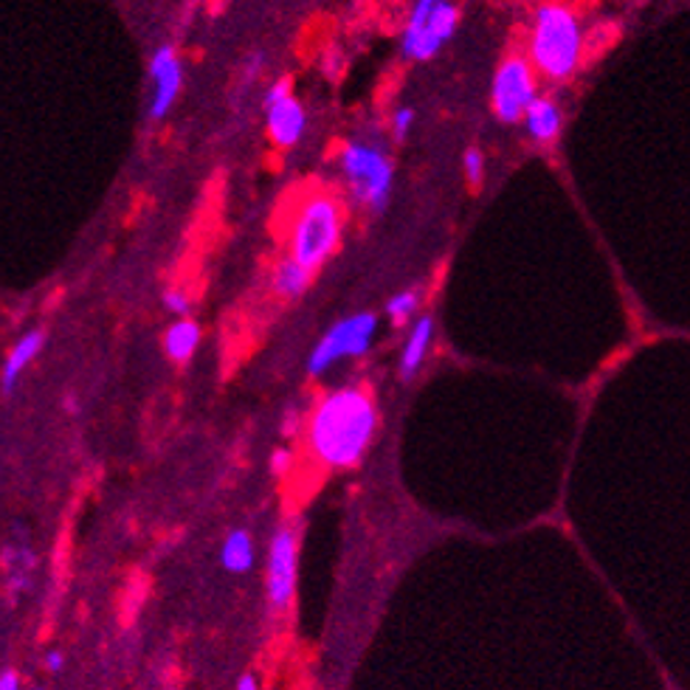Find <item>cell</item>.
<instances>
[{"label":"cell","mask_w":690,"mask_h":690,"mask_svg":"<svg viewBox=\"0 0 690 690\" xmlns=\"http://www.w3.org/2000/svg\"><path fill=\"white\" fill-rule=\"evenodd\" d=\"M381 429V412L367 383H347L324 392L308 415V449L330 471L364 463Z\"/></svg>","instance_id":"cell-1"},{"label":"cell","mask_w":690,"mask_h":690,"mask_svg":"<svg viewBox=\"0 0 690 690\" xmlns=\"http://www.w3.org/2000/svg\"><path fill=\"white\" fill-rule=\"evenodd\" d=\"M586 55V26L578 9L567 0L538 3L527 28L524 57L542 82L563 85L575 80Z\"/></svg>","instance_id":"cell-2"},{"label":"cell","mask_w":690,"mask_h":690,"mask_svg":"<svg viewBox=\"0 0 690 690\" xmlns=\"http://www.w3.org/2000/svg\"><path fill=\"white\" fill-rule=\"evenodd\" d=\"M344 223L347 212L335 194L316 192L302 198L288 226V257L316 276L342 249Z\"/></svg>","instance_id":"cell-3"},{"label":"cell","mask_w":690,"mask_h":690,"mask_svg":"<svg viewBox=\"0 0 690 690\" xmlns=\"http://www.w3.org/2000/svg\"><path fill=\"white\" fill-rule=\"evenodd\" d=\"M338 172L349 198L369 215L386 212L395 192V158L381 139H347L338 150Z\"/></svg>","instance_id":"cell-4"},{"label":"cell","mask_w":690,"mask_h":690,"mask_svg":"<svg viewBox=\"0 0 690 690\" xmlns=\"http://www.w3.org/2000/svg\"><path fill=\"white\" fill-rule=\"evenodd\" d=\"M463 21L456 0H412L401 28V55L409 62H429L454 40Z\"/></svg>","instance_id":"cell-5"},{"label":"cell","mask_w":690,"mask_h":690,"mask_svg":"<svg viewBox=\"0 0 690 690\" xmlns=\"http://www.w3.org/2000/svg\"><path fill=\"white\" fill-rule=\"evenodd\" d=\"M378 328H381V319L372 310H358V313H349L330 324L310 349L308 376L322 378L335 364L367 356L378 338Z\"/></svg>","instance_id":"cell-6"},{"label":"cell","mask_w":690,"mask_h":690,"mask_svg":"<svg viewBox=\"0 0 690 690\" xmlns=\"http://www.w3.org/2000/svg\"><path fill=\"white\" fill-rule=\"evenodd\" d=\"M542 96V80L536 68L519 51L504 57L490 80V114L499 124H522L530 105Z\"/></svg>","instance_id":"cell-7"},{"label":"cell","mask_w":690,"mask_h":690,"mask_svg":"<svg viewBox=\"0 0 690 690\" xmlns=\"http://www.w3.org/2000/svg\"><path fill=\"white\" fill-rule=\"evenodd\" d=\"M296 575H299V530L285 522L274 530L265 561V592L276 617L288 615L296 600Z\"/></svg>","instance_id":"cell-8"},{"label":"cell","mask_w":690,"mask_h":690,"mask_svg":"<svg viewBox=\"0 0 690 690\" xmlns=\"http://www.w3.org/2000/svg\"><path fill=\"white\" fill-rule=\"evenodd\" d=\"M262 110H265V130H269V139L274 141V147H296L308 133V110H305L302 99L294 94V82L288 76L276 80L265 91Z\"/></svg>","instance_id":"cell-9"},{"label":"cell","mask_w":690,"mask_h":690,"mask_svg":"<svg viewBox=\"0 0 690 690\" xmlns=\"http://www.w3.org/2000/svg\"><path fill=\"white\" fill-rule=\"evenodd\" d=\"M150 121H164L172 114L183 87V62L169 43L155 48V55L150 57Z\"/></svg>","instance_id":"cell-10"},{"label":"cell","mask_w":690,"mask_h":690,"mask_svg":"<svg viewBox=\"0 0 690 690\" xmlns=\"http://www.w3.org/2000/svg\"><path fill=\"white\" fill-rule=\"evenodd\" d=\"M435 335H437V322L431 313H420L415 322L409 324L406 338H403L401 356H397V378H401L403 383H412L417 376H420V369L426 367V361H429Z\"/></svg>","instance_id":"cell-11"},{"label":"cell","mask_w":690,"mask_h":690,"mask_svg":"<svg viewBox=\"0 0 690 690\" xmlns=\"http://www.w3.org/2000/svg\"><path fill=\"white\" fill-rule=\"evenodd\" d=\"M563 121H567V114H563V105L556 99L552 94H542L530 110L524 114L522 128L527 133V139L538 147H550L561 139L563 133Z\"/></svg>","instance_id":"cell-12"},{"label":"cell","mask_w":690,"mask_h":690,"mask_svg":"<svg viewBox=\"0 0 690 690\" xmlns=\"http://www.w3.org/2000/svg\"><path fill=\"white\" fill-rule=\"evenodd\" d=\"M43 347H46V330L40 328L26 330V333L9 347L7 358L0 364V392H3V395H12L14 389H17L23 372L40 358Z\"/></svg>","instance_id":"cell-13"},{"label":"cell","mask_w":690,"mask_h":690,"mask_svg":"<svg viewBox=\"0 0 690 690\" xmlns=\"http://www.w3.org/2000/svg\"><path fill=\"white\" fill-rule=\"evenodd\" d=\"M203 342V330L201 324L194 322L192 316L187 319H175L162 335V347H164V356L169 358L172 364H189L198 353Z\"/></svg>","instance_id":"cell-14"},{"label":"cell","mask_w":690,"mask_h":690,"mask_svg":"<svg viewBox=\"0 0 690 690\" xmlns=\"http://www.w3.org/2000/svg\"><path fill=\"white\" fill-rule=\"evenodd\" d=\"M257 561V544L251 538L249 530H231L226 538H223V547H221V563L223 570L231 572V575H246L251 572Z\"/></svg>","instance_id":"cell-15"},{"label":"cell","mask_w":690,"mask_h":690,"mask_svg":"<svg viewBox=\"0 0 690 690\" xmlns=\"http://www.w3.org/2000/svg\"><path fill=\"white\" fill-rule=\"evenodd\" d=\"M310 282H313V274L305 271L299 262L290 260L288 254L282 257L274 265V271H271V290H274L279 299H288V302L302 299V296L308 294Z\"/></svg>","instance_id":"cell-16"},{"label":"cell","mask_w":690,"mask_h":690,"mask_svg":"<svg viewBox=\"0 0 690 690\" xmlns=\"http://www.w3.org/2000/svg\"><path fill=\"white\" fill-rule=\"evenodd\" d=\"M423 308V288H403L395 296H389V302L383 305V316H386L392 328H409L420 316Z\"/></svg>","instance_id":"cell-17"},{"label":"cell","mask_w":690,"mask_h":690,"mask_svg":"<svg viewBox=\"0 0 690 690\" xmlns=\"http://www.w3.org/2000/svg\"><path fill=\"white\" fill-rule=\"evenodd\" d=\"M463 175L465 183L471 189H479L485 183V175H488V162H485V153L479 147H468L463 153Z\"/></svg>","instance_id":"cell-18"},{"label":"cell","mask_w":690,"mask_h":690,"mask_svg":"<svg viewBox=\"0 0 690 690\" xmlns=\"http://www.w3.org/2000/svg\"><path fill=\"white\" fill-rule=\"evenodd\" d=\"M415 121H417V110L412 105H401V108L392 110L389 116V133H392V141L403 144V141L409 139L412 130H415Z\"/></svg>","instance_id":"cell-19"},{"label":"cell","mask_w":690,"mask_h":690,"mask_svg":"<svg viewBox=\"0 0 690 690\" xmlns=\"http://www.w3.org/2000/svg\"><path fill=\"white\" fill-rule=\"evenodd\" d=\"M162 305L169 316H175V319H187V316H192V299H189V294L183 288L164 290Z\"/></svg>","instance_id":"cell-20"},{"label":"cell","mask_w":690,"mask_h":690,"mask_svg":"<svg viewBox=\"0 0 690 690\" xmlns=\"http://www.w3.org/2000/svg\"><path fill=\"white\" fill-rule=\"evenodd\" d=\"M294 463H296V454L290 445H276L274 454H271V471H274L276 476H285L294 471Z\"/></svg>","instance_id":"cell-21"},{"label":"cell","mask_w":690,"mask_h":690,"mask_svg":"<svg viewBox=\"0 0 690 690\" xmlns=\"http://www.w3.org/2000/svg\"><path fill=\"white\" fill-rule=\"evenodd\" d=\"M46 668L51 670V674H60V670L66 668V654H62V651H48Z\"/></svg>","instance_id":"cell-22"},{"label":"cell","mask_w":690,"mask_h":690,"mask_svg":"<svg viewBox=\"0 0 690 690\" xmlns=\"http://www.w3.org/2000/svg\"><path fill=\"white\" fill-rule=\"evenodd\" d=\"M299 426H302V420H299V415H296L294 409L285 415V423H282V435L285 437H294L296 431H299Z\"/></svg>","instance_id":"cell-23"},{"label":"cell","mask_w":690,"mask_h":690,"mask_svg":"<svg viewBox=\"0 0 690 690\" xmlns=\"http://www.w3.org/2000/svg\"><path fill=\"white\" fill-rule=\"evenodd\" d=\"M0 690H23L21 688V677H17L14 670H7V674H0Z\"/></svg>","instance_id":"cell-24"},{"label":"cell","mask_w":690,"mask_h":690,"mask_svg":"<svg viewBox=\"0 0 690 690\" xmlns=\"http://www.w3.org/2000/svg\"><path fill=\"white\" fill-rule=\"evenodd\" d=\"M237 690H260V682H257L254 674H242L240 682H237Z\"/></svg>","instance_id":"cell-25"},{"label":"cell","mask_w":690,"mask_h":690,"mask_svg":"<svg viewBox=\"0 0 690 690\" xmlns=\"http://www.w3.org/2000/svg\"><path fill=\"white\" fill-rule=\"evenodd\" d=\"M32 690H43V688H32Z\"/></svg>","instance_id":"cell-26"}]
</instances>
